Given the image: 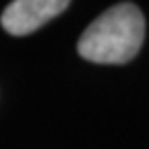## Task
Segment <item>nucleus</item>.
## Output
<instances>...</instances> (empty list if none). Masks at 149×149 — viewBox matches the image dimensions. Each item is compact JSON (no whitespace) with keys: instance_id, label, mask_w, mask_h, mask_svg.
Instances as JSON below:
<instances>
[{"instance_id":"1","label":"nucleus","mask_w":149,"mask_h":149,"mask_svg":"<svg viewBox=\"0 0 149 149\" xmlns=\"http://www.w3.org/2000/svg\"><path fill=\"white\" fill-rule=\"evenodd\" d=\"M145 40V17L133 2L104 10L77 42L81 58L95 64H124L139 54Z\"/></svg>"},{"instance_id":"2","label":"nucleus","mask_w":149,"mask_h":149,"mask_svg":"<svg viewBox=\"0 0 149 149\" xmlns=\"http://www.w3.org/2000/svg\"><path fill=\"white\" fill-rule=\"evenodd\" d=\"M66 8V0H15L4 8L0 23L10 35H29Z\"/></svg>"}]
</instances>
